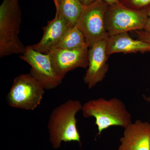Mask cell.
Returning a JSON list of instances; mask_svg holds the SVG:
<instances>
[{
    "label": "cell",
    "instance_id": "6da1fadb",
    "mask_svg": "<svg viewBox=\"0 0 150 150\" xmlns=\"http://www.w3.org/2000/svg\"><path fill=\"white\" fill-rule=\"evenodd\" d=\"M82 105L79 100L71 99L52 110L47 127L50 143L54 149H59L63 142L81 143L76 115L81 110Z\"/></svg>",
    "mask_w": 150,
    "mask_h": 150
},
{
    "label": "cell",
    "instance_id": "7a4b0ae2",
    "mask_svg": "<svg viewBox=\"0 0 150 150\" xmlns=\"http://www.w3.org/2000/svg\"><path fill=\"white\" fill-rule=\"evenodd\" d=\"M81 111L86 118L93 117L97 127V135L113 126L125 128L132 123L131 116L124 104L118 98H101L91 100L84 103Z\"/></svg>",
    "mask_w": 150,
    "mask_h": 150
},
{
    "label": "cell",
    "instance_id": "3957f363",
    "mask_svg": "<svg viewBox=\"0 0 150 150\" xmlns=\"http://www.w3.org/2000/svg\"><path fill=\"white\" fill-rule=\"evenodd\" d=\"M18 0H4L0 6V57L23 54L26 47L18 37L21 13Z\"/></svg>",
    "mask_w": 150,
    "mask_h": 150
},
{
    "label": "cell",
    "instance_id": "277c9868",
    "mask_svg": "<svg viewBox=\"0 0 150 150\" xmlns=\"http://www.w3.org/2000/svg\"><path fill=\"white\" fill-rule=\"evenodd\" d=\"M147 9H132L119 2L108 5L105 23L108 36L144 30L148 18Z\"/></svg>",
    "mask_w": 150,
    "mask_h": 150
},
{
    "label": "cell",
    "instance_id": "5b68a950",
    "mask_svg": "<svg viewBox=\"0 0 150 150\" xmlns=\"http://www.w3.org/2000/svg\"><path fill=\"white\" fill-rule=\"evenodd\" d=\"M45 90L30 73L23 74L14 79L6 102L11 107L33 110L41 103Z\"/></svg>",
    "mask_w": 150,
    "mask_h": 150
},
{
    "label": "cell",
    "instance_id": "8992f818",
    "mask_svg": "<svg viewBox=\"0 0 150 150\" xmlns=\"http://www.w3.org/2000/svg\"><path fill=\"white\" fill-rule=\"evenodd\" d=\"M108 5L102 1H96L88 5L83 6L76 25L83 33L89 48L109 37L105 23Z\"/></svg>",
    "mask_w": 150,
    "mask_h": 150
},
{
    "label": "cell",
    "instance_id": "52a82bcc",
    "mask_svg": "<svg viewBox=\"0 0 150 150\" xmlns=\"http://www.w3.org/2000/svg\"><path fill=\"white\" fill-rule=\"evenodd\" d=\"M20 58L31 67L30 74L45 90L53 89L62 84L63 79L55 71L49 54L40 53L27 46Z\"/></svg>",
    "mask_w": 150,
    "mask_h": 150
},
{
    "label": "cell",
    "instance_id": "ba28073f",
    "mask_svg": "<svg viewBox=\"0 0 150 150\" xmlns=\"http://www.w3.org/2000/svg\"><path fill=\"white\" fill-rule=\"evenodd\" d=\"M88 47L79 49L56 48L49 53L55 71L62 79L67 73L77 68H87Z\"/></svg>",
    "mask_w": 150,
    "mask_h": 150
},
{
    "label": "cell",
    "instance_id": "9c48e42d",
    "mask_svg": "<svg viewBox=\"0 0 150 150\" xmlns=\"http://www.w3.org/2000/svg\"><path fill=\"white\" fill-rule=\"evenodd\" d=\"M101 40L89 48L88 65L83 78L88 88L95 86L103 80L108 71L109 56L106 51V40Z\"/></svg>",
    "mask_w": 150,
    "mask_h": 150
},
{
    "label": "cell",
    "instance_id": "30bf717a",
    "mask_svg": "<svg viewBox=\"0 0 150 150\" xmlns=\"http://www.w3.org/2000/svg\"><path fill=\"white\" fill-rule=\"evenodd\" d=\"M118 150H150V123L137 120L124 128Z\"/></svg>",
    "mask_w": 150,
    "mask_h": 150
},
{
    "label": "cell",
    "instance_id": "8fae6325",
    "mask_svg": "<svg viewBox=\"0 0 150 150\" xmlns=\"http://www.w3.org/2000/svg\"><path fill=\"white\" fill-rule=\"evenodd\" d=\"M72 27L68 21L59 13L48 21L46 26L42 28L43 33L38 43L31 46L35 51L48 54L56 48L62 38L69 28Z\"/></svg>",
    "mask_w": 150,
    "mask_h": 150
},
{
    "label": "cell",
    "instance_id": "7c38bea8",
    "mask_svg": "<svg viewBox=\"0 0 150 150\" xmlns=\"http://www.w3.org/2000/svg\"><path fill=\"white\" fill-rule=\"evenodd\" d=\"M106 51L109 56L118 53H144L150 52V44L139 39H133L128 33H123L109 36L106 40Z\"/></svg>",
    "mask_w": 150,
    "mask_h": 150
},
{
    "label": "cell",
    "instance_id": "4fadbf2b",
    "mask_svg": "<svg viewBox=\"0 0 150 150\" xmlns=\"http://www.w3.org/2000/svg\"><path fill=\"white\" fill-rule=\"evenodd\" d=\"M85 47L89 48L84 35L77 26L75 25L68 29L55 49L73 50Z\"/></svg>",
    "mask_w": 150,
    "mask_h": 150
},
{
    "label": "cell",
    "instance_id": "5bb4252c",
    "mask_svg": "<svg viewBox=\"0 0 150 150\" xmlns=\"http://www.w3.org/2000/svg\"><path fill=\"white\" fill-rule=\"evenodd\" d=\"M83 6L80 0H61L59 10L56 13L62 15L71 26H74L76 24Z\"/></svg>",
    "mask_w": 150,
    "mask_h": 150
},
{
    "label": "cell",
    "instance_id": "9a60e30c",
    "mask_svg": "<svg viewBox=\"0 0 150 150\" xmlns=\"http://www.w3.org/2000/svg\"><path fill=\"white\" fill-rule=\"evenodd\" d=\"M119 3L126 7L137 10L147 9L150 6V0H119Z\"/></svg>",
    "mask_w": 150,
    "mask_h": 150
},
{
    "label": "cell",
    "instance_id": "2e32d148",
    "mask_svg": "<svg viewBox=\"0 0 150 150\" xmlns=\"http://www.w3.org/2000/svg\"><path fill=\"white\" fill-rule=\"evenodd\" d=\"M138 39L150 44V33L144 30H138L135 31Z\"/></svg>",
    "mask_w": 150,
    "mask_h": 150
},
{
    "label": "cell",
    "instance_id": "e0dca14e",
    "mask_svg": "<svg viewBox=\"0 0 150 150\" xmlns=\"http://www.w3.org/2000/svg\"><path fill=\"white\" fill-rule=\"evenodd\" d=\"M148 18L144 29L143 30L150 33V6L147 9Z\"/></svg>",
    "mask_w": 150,
    "mask_h": 150
},
{
    "label": "cell",
    "instance_id": "ac0fdd59",
    "mask_svg": "<svg viewBox=\"0 0 150 150\" xmlns=\"http://www.w3.org/2000/svg\"><path fill=\"white\" fill-rule=\"evenodd\" d=\"M96 1H102L107 3L108 4L111 5L119 2V0H95Z\"/></svg>",
    "mask_w": 150,
    "mask_h": 150
},
{
    "label": "cell",
    "instance_id": "d6986e66",
    "mask_svg": "<svg viewBox=\"0 0 150 150\" xmlns=\"http://www.w3.org/2000/svg\"><path fill=\"white\" fill-rule=\"evenodd\" d=\"M83 6H87L93 3L95 0H80Z\"/></svg>",
    "mask_w": 150,
    "mask_h": 150
},
{
    "label": "cell",
    "instance_id": "ffe728a7",
    "mask_svg": "<svg viewBox=\"0 0 150 150\" xmlns=\"http://www.w3.org/2000/svg\"><path fill=\"white\" fill-rule=\"evenodd\" d=\"M54 1L56 6V12L58 11L59 10L60 2H61V0H54Z\"/></svg>",
    "mask_w": 150,
    "mask_h": 150
},
{
    "label": "cell",
    "instance_id": "44dd1931",
    "mask_svg": "<svg viewBox=\"0 0 150 150\" xmlns=\"http://www.w3.org/2000/svg\"><path fill=\"white\" fill-rule=\"evenodd\" d=\"M60 3H61V2H60Z\"/></svg>",
    "mask_w": 150,
    "mask_h": 150
}]
</instances>
